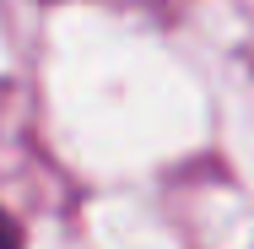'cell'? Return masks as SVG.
<instances>
[{
  "label": "cell",
  "mask_w": 254,
  "mask_h": 249,
  "mask_svg": "<svg viewBox=\"0 0 254 249\" xmlns=\"http://www.w3.org/2000/svg\"><path fill=\"white\" fill-rule=\"evenodd\" d=\"M0 249H22V222L11 211H0Z\"/></svg>",
  "instance_id": "6da1fadb"
}]
</instances>
